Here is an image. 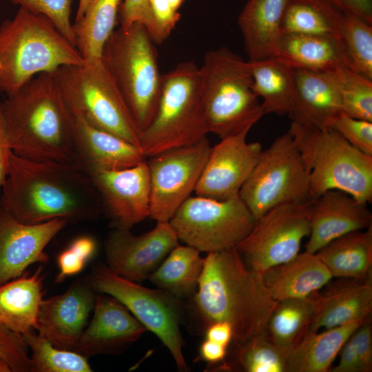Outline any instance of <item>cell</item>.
<instances>
[{
    "mask_svg": "<svg viewBox=\"0 0 372 372\" xmlns=\"http://www.w3.org/2000/svg\"><path fill=\"white\" fill-rule=\"evenodd\" d=\"M31 12L48 17L61 33L75 46L71 22L73 0H8Z\"/></svg>",
    "mask_w": 372,
    "mask_h": 372,
    "instance_id": "obj_41",
    "label": "cell"
},
{
    "mask_svg": "<svg viewBox=\"0 0 372 372\" xmlns=\"http://www.w3.org/2000/svg\"><path fill=\"white\" fill-rule=\"evenodd\" d=\"M200 253L190 246L178 244L148 279L159 289L178 299L194 295L203 267Z\"/></svg>",
    "mask_w": 372,
    "mask_h": 372,
    "instance_id": "obj_33",
    "label": "cell"
},
{
    "mask_svg": "<svg viewBox=\"0 0 372 372\" xmlns=\"http://www.w3.org/2000/svg\"><path fill=\"white\" fill-rule=\"evenodd\" d=\"M234 365L246 372H287V352L276 345L266 332L235 342Z\"/></svg>",
    "mask_w": 372,
    "mask_h": 372,
    "instance_id": "obj_37",
    "label": "cell"
},
{
    "mask_svg": "<svg viewBox=\"0 0 372 372\" xmlns=\"http://www.w3.org/2000/svg\"><path fill=\"white\" fill-rule=\"evenodd\" d=\"M312 199L278 205L260 216L236 246L245 263L262 273L299 254L311 229Z\"/></svg>",
    "mask_w": 372,
    "mask_h": 372,
    "instance_id": "obj_13",
    "label": "cell"
},
{
    "mask_svg": "<svg viewBox=\"0 0 372 372\" xmlns=\"http://www.w3.org/2000/svg\"><path fill=\"white\" fill-rule=\"evenodd\" d=\"M87 174L113 229H130L149 216L150 180L145 160L131 167Z\"/></svg>",
    "mask_w": 372,
    "mask_h": 372,
    "instance_id": "obj_16",
    "label": "cell"
},
{
    "mask_svg": "<svg viewBox=\"0 0 372 372\" xmlns=\"http://www.w3.org/2000/svg\"><path fill=\"white\" fill-rule=\"evenodd\" d=\"M227 348L220 344L205 339L200 347V355L207 362L216 364L225 359Z\"/></svg>",
    "mask_w": 372,
    "mask_h": 372,
    "instance_id": "obj_50",
    "label": "cell"
},
{
    "mask_svg": "<svg viewBox=\"0 0 372 372\" xmlns=\"http://www.w3.org/2000/svg\"><path fill=\"white\" fill-rule=\"evenodd\" d=\"M295 99L289 113L292 122L314 128H329L341 112L337 70L333 72L293 69Z\"/></svg>",
    "mask_w": 372,
    "mask_h": 372,
    "instance_id": "obj_23",
    "label": "cell"
},
{
    "mask_svg": "<svg viewBox=\"0 0 372 372\" xmlns=\"http://www.w3.org/2000/svg\"><path fill=\"white\" fill-rule=\"evenodd\" d=\"M211 145L207 137L198 142L165 151L147 162L150 180L149 217L169 222L190 197L198 184Z\"/></svg>",
    "mask_w": 372,
    "mask_h": 372,
    "instance_id": "obj_14",
    "label": "cell"
},
{
    "mask_svg": "<svg viewBox=\"0 0 372 372\" xmlns=\"http://www.w3.org/2000/svg\"><path fill=\"white\" fill-rule=\"evenodd\" d=\"M1 189L0 205L25 224L92 220L103 211L90 176L75 164L33 161L11 152Z\"/></svg>",
    "mask_w": 372,
    "mask_h": 372,
    "instance_id": "obj_1",
    "label": "cell"
},
{
    "mask_svg": "<svg viewBox=\"0 0 372 372\" xmlns=\"http://www.w3.org/2000/svg\"><path fill=\"white\" fill-rule=\"evenodd\" d=\"M344 14L354 16L372 24V0H327Z\"/></svg>",
    "mask_w": 372,
    "mask_h": 372,
    "instance_id": "obj_47",
    "label": "cell"
},
{
    "mask_svg": "<svg viewBox=\"0 0 372 372\" xmlns=\"http://www.w3.org/2000/svg\"><path fill=\"white\" fill-rule=\"evenodd\" d=\"M314 307V293L278 301L268 320L267 336L278 347L290 349L309 331Z\"/></svg>",
    "mask_w": 372,
    "mask_h": 372,
    "instance_id": "obj_35",
    "label": "cell"
},
{
    "mask_svg": "<svg viewBox=\"0 0 372 372\" xmlns=\"http://www.w3.org/2000/svg\"><path fill=\"white\" fill-rule=\"evenodd\" d=\"M331 372L372 371V327L368 318L351 335L340 351Z\"/></svg>",
    "mask_w": 372,
    "mask_h": 372,
    "instance_id": "obj_40",
    "label": "cell"
},
{
    "mask_svg": "<svg viewBox=\"0 0 372 372\" xmlns=\"http://www.w3.org/2000/svg\"><path fill=\"white\" fill-rule=\"evenodd\" d=\"M208 133L199 67L192 61L181 62L163 74L155 113L141 132V149L150 158L196 143Z\"/></svg>",
    "mask_w": 372,
    "mask_h": 372,
    "instance_id": "obj_6",
    "label": "cell"
},
{
    "mask_svg": "<svg viewBox=\"0 0 372 372\" xmlns=\"http://www.w3.org/2000/svg\"><path fill=\"white\" fill-rule=\"evenodd\" d=\"M118 14L121 26L138 23L145 26L154 43H161L166 39L154 18L149 0H123Z\"/></svg>",
    "mask_w": 372,
    "mask_h": 372,
    "instance_id": "obj_45",
    "label": "cell"
},
{
    "mask_svg": "<svg viewBox=\"0 0 372 372\" xmlns=\"http://www.w3.org/2000/svg\"><path fill=\"white\" fill-rule=\"evenodd\" d=\"M93 311L90 323L74 349L87 358L118 353L147 330L122 303L110 295H96Z\"/></svg>",
    "mask_w": 372,
    "mask_h": 372,
    "instance_id": "obj_20",
    "label": "cell"
},
{
    "mask_svg": "<svg viewBox=\"0 0 372 372\" xmlns=\"http://www.w3.org/2000/svg\"><path fill=\"white\" fill-rule=\"evenodd\" d=\"M122 0H91L83 14L73 23L75 47L86 59H101L114 32Z\"/></svg>",
    "mask_w": 372,
    "mask_h": 372,
    "instance_id": "obj_34",
    "label": "cell"
},
{
    "mask_svg": "<svg viewBox=\"0 0 372 372\" xmlns=\"http://www.w3.org/2000/svg\"><path fill=\"white\" fill-rule=\"evenodd\" d=\"M316 254L333 278L362 280L371 277L372 225L337 238Z\"/></svg>",
    "mask_w": 372,
    "mask_h": 372,
    "instance_id": "obj_30",
    "label": "cell"
},
{
    "mask_svg": "<svg viewBox=\"0 0 372 372\" xmlns=\"http://www.w3.org/2000/svg\"><path fill=\"white\" fill-rule=\"evenodd\" d=\"M11 152L3 105V103L0 101V190L6 178L9 156Z\"/></svg>",
    "mask_w": 372,
    "mask_h": 372,
    "instance_id": "obj_48",
    "label": "cell"
},
{
    "mask_svg": "<svg viewBox=\"0 0 372 372\" xmlns=\"http://www.w3.org/2000/svg\"><path fill=\"white\" fill-rule=\"evenodd\" d=\"M31 350V372H91L87 358L71 350L57 348L35 331L22 335Z\"/></svg>",
    "mask_w": 372,
    "mask_h": 372,
    "instance_id": "obj_36",
    "label": "cell"
},
{
    "mask_svg": "<svg viewBox=\"0 0 372 372\" xmlns=\"http://www.w3.org/2000/svg\"><path fill=\"white\" fill-rule=\"evenodd\" d=\"M90 1L91 0H79L75 21L79 20L82 17Z\"/></svg>",
    "mask_w": 372,
    "mask_h": 372,
    "instance_id": "obj_51",
    "label": "cell"
},
{
    "mask_svg": "<svg viewBox=\"0 0 372 372\" xmlns=\"http://www.w3.org/2000/svg\"><path fill=\"white\" fill-rule=\"evenodd\" d=\"M340 40L350 69L372 80V24L354 16L346 15Z\"/></svg>",
    "mask_w": 372,
    "mask_h": 372,
    "instance_id": "obj_38",
    "label": "cell"
},
{
    "mask_svg": "<svg viewBox=\"0 0 372 372\" xmlns=\"http://www.w3.org/2000/svg\"><path fill=\"white\" fill-rule=\"evenodd\" d=\"M96 293L86 278H79L63 293L43 299L38 334L57 348L74 351L94 310Z\"/></svg>",
    "mask_w": 372,
    "mask_h": 372,
    "instance_id": "obj_19",
    "label": "cell"
},
{
    "mask_svg": "<svg viewBox=\"0 0 372 372\" xmlns=\"http://www.w3.org/2000/svg\"><path fill=\"white\" fill-rule=\"evenodd\" d=\"M96 249V244L93 238L83 236L76 238L58 256L59 272L55 282H63L66 278L80 273L94 254Z\"/></svg>",
    "mask_w": 372,
    "mask_h": 372,
    "instance_id": "obj_42",
    "label": "cell"
},
{
    "mask_svg": "<svg viewBox=\"0 0 372 372\" xmlns=\"http://www.w3.org/2000/svg\"><path fill=\"white\" fill-rule=\"evenodd\" d=\"M290 0H247L238 23L249 61L271 57L280 25Z\"/></svg>",
    "mask_w": 372,
    "mask_h": 372,
    "instance_id": "obj_29",
    "label": "cell"
},
{
    "mask_svg": "<svg viewBox=\"0 0 372 372\" xmlns=\"http://www.w3.org/2000/svg\"><path fill=\"white\" fill-rule=\"evenodd\" d=\"M372 214L347 193L331 189L312 201L311 229L305 251L316 254L333 240L368 228Z\"/></svg>",
    "mask_w": 372,
    "mask_h": 372,
    "instance_id": "obj_22",
    "label": "cell"
},
{
    "mask_svg": "<svg viewBox=\"0 0 372 372\" xmlns=\"http://www.w3.org/2000/svg\"><path fill=\"white\" fill-rule=\"evenodd\" d=\"M274 57L293 69L333 72L350 63L340 39L322 36L280 34L273 50Z\"/></svg>",
    "mask_w": 372,
    "mask_h": 372,
    "instance_id": "obj_25",
    "label": "cell"
},
{
    "mask_svg": "<svg viewBox=\"0 0 372 372\" xmlns=\"http://www.w3.org/2000/svg\"><path fill=\"white\" fill-rule=\"evenodd\" d=\"M261 274L265 286L276 301L309 297L333 278L316 254L306 251Z\"/></svg>",
    "mask_w": 372,
    "mask_h": 372,
    "instance_id": "obj_26",
    "label": "cell"
},
{
    "mask_svg": "<svg viewBox=\"0 0 372 372\" xmlns=\"http://www.w3.org/2000/svg\"><path fill=\"white\" fill-rule=\"evenodd\" d=\"M0 372H12L8 362L0 357Z\"/></svg>",
    "mask_w": 372,
    "mask_h": 372,
    "instance_id": "obj_52",
    "label": "cell"
},
{
    "mask_svg": "<svg viewBox=\"0 0 372 372\" xmlns=\"http://www.w3.org/2000/svg\"><path fill=\"white\" fill-rule=\"evenodd\" d=\"M85 278L96 292L110 295L122 303L161 340L178 369L187 370L182 350L179 299L161 289L146 288L123 278L104 264L96 265Z\"/></svg>",
    "mask_w": 372,
    "mask_h": 372,
    "instance_id": "obj_12",
    "label": "cell"
},
{
    "mask_svg": "<svg viewBox=\"0 0 372 372\" xmlns=\"http://www.w3.org/2000/svg\"><path fill=\"white\" fill-rule=\"evenodd\" d=\"M206 339L223 346L228 347L233 340V330L231 325L224 321L214 322L207 327Z\"/></svg>",
    "mask_w": 372,
    "mask_h": 372,
    "instance_id": "obj_49",
    "label": "cell"
},
{
    "mask_svg": "<svg viewBox=\"0 0 372 372\" xmlns=\"http://www.w3.org/2000/svg\"><path fill=\"white\" fill-rule=\"evenodd\" d=\"M248 63L254 91L262 99L265 114H289L295 99L293 69L274 57Z\"/></svg>",
    "mask_w": 372,
    "mask_h": 372,
    "instance_id": "obj_31",
    "label": "cell"
},
{
    "mask_svg": "<svg viewBox=\"0 0 372 372\" xmlns=\"http://www.w3.org/2000/svg\"><path fill=\"white\" fill-rule=\"evenodd\" d=\"M344 17L345 14L327 0H290L282 19L280 34L340 39Z\"/></svg>",
    "mask_w": 372,
    "mask_h": 372,
    "instance_id": "obj_32",
    "label": "cell"
},
{
    "mask_svg": "<svg viewBox=\"0 0 372 372\" xmlns=\"http://www.w3.org/2000/svg\"><path fill=\"white\" fill-rule=\"evenodd\" d=\"M68 224L59 218L25 224L0 205V285L21 276L34 263L47 262L45 247Z\"/></svg>",
    "mask_w": 372,
    "mask_h": 372,
    "instance_id": "obj_18",
    "label": "cell"
},
{
    "mask_svg": "<svg viewBox=\"0 0 372 372\" xmlns=\"http://www.w3.org/2000/svg\"><path fill=\"white\" fill-rule=\"evenodd\" d=\"M199 72L209 132L220 139L248 133L265 115L248 61L227 47L207 52Z\"/></svg>",
    "mask_w": 372,
    "mask_h": 372,
    "instance_id": "obj_5",
    "label": "cell"
},
{
    "mask_svg": "<svg viewBox=\"0 0 372 372\" xmlns=\"http://www.w3.org/2000/svg\"><path fill=\"white\" fill-rule=\"evenodd\" d=\"M85 59L45 16L19 8L0 25V91L7 96L41 73Z\"/></svg>",
    "mask_w": 372,
    "mask_h": 372,
    "instance_id": "obj_4",
    "label": "cell"
},
{
    "mask_svg": "<svg viewBox=\"0 0 372 372\" xmlns=\"http://www.w3.org/2000/svg\"><path fill=\"white\" fill-rule=\"evenodd\" d=\"M154 44L142 24L121 25L107 39L101 55L141 132L154 116L162 85Z\"/></svg>",
    "mask_w": 372,
    "mask_h": 372,
    "instance_id": "obj_8",
    "label": "cell"
},
{
    "mask_svg": "<svg viewBox=\"0 0 372 372\" xmlns=\"http://www.w3.org/2000/svg\"><path fill=\"white\" fill-rule=\"evenodd\" d=\"M314 293V313L309 331L329 329L367 319L372 310L371 276L366 279L339 278Z\"/></svg>",
    "mask_w": 372,
    "mask_h": 372,
    "instance_id": "obj_24",
    "label": "cell"
},
{
    "mask_svg": "<svg viewBox=\"0 0 372 372\" xmlns=\"http://www.w3.org/2000/svg\"><path fill=\"white\" fill-rule=\"evenodd\" d=\"M12 152L37 161L75 164L72 114L53 73H41L3 103Z\"/></svg>",
    "mask_w": 372,
    "mask_h": 372,
    "instance_id": "obj_3",
    "label": "cell"
},
{
    "mask_svg": "<svg viewBox=\"0 0 372 372\" xmlns=\"http://www.w3.org/2000/svg\"><path fill=\"white\" fill-rule=\"evenodd\" d=\"M54 74L70 112L141 147V132L101 58L62 66Z\"/></svg>",
    "mask_w": 372,
    "mask_h": 372,
    "instance_id": "obj_9",
    "label": "cell"
},
{
    "mask_svg": "<svg viewBox=\"0 0 372 372\" xmlns=\"http://www.w3.org/2000/svg\"><path fill=\"white\" fill-rule=\"evenodd\" d=\"M43 267L0 285V324L21 335L37 331L43 299Z\"/></svg>",
    "mask_w": 372,
    "mask_h": 372,
    "instance_id": "obj_27",
    "label": "cell"
},
{
    "mask_svg": "<svg viewBox=\"0 0 372 372\" xmlns=\"http://www.w3.org/2000/svg\"><path fill=\"white\" fill-rule=\"evenodd\" d=\"M178 240L169 222H157L154 229L141 235L113 229L105 241L106 265L131 281L148 279Z\"/></svg>",
    "mask_w": 372,
    "mask_h": 372,
    "instance_id": "obj_15",
    "label": "cell"
},
{
    "mask_svg": "<svg viewBox=\"0 0 372 372\" xmlns=\"http://www.w3.org/2000/svg\"><path fill=\"white\" fill-rule=\"evenodd\" d=\"M329 128L338 132L352 146L372 156V122L351 117L341 112Z\"/></svg>",
    "mask_w": 372,
    "mask_h": 372,
    "instance_id": "obj_43",
    "label": "cell"
},
{
    "mask_svg": "<svg viewBox=\"0 0 372 372\" xmlns=\"http://www.w3.org/2000/svg\"><path fill=\"white\" fill-rule=\"evenodd\" d=\"M149 4L154 18L167 39L180 20V14L168 0H149Z\"/></svg>",
    "mask_w": 372,
    "mask_h": 372,
    "instance_id": "obj_46",
    "label": "cell"
},
{
    "mask_svg": "<svg viewBox=\"0 0 372 372\" xmlns=\"http://www.w3.org/2000/svg\"><path fill=\"white\" fill-rule=\"evenodd\" d=\"M309 171L288 132L265 150L239 192L256 220L281 204L310 200Z\"/></svg>",
    "mask_w": 372,
    "mask_h": 372,
    "instance_id": "obj_10",
    "label": "cell"
},
{
    "mask_svg": "<svg viewBox=\"0 0 372 372\" xmlns=\"http://www.w3.org/2000/svg\"><path fill=\"white\" fill-rule=\"evenodd\" d=\"M309 171L313 200L337 189L366 204L372 201V156L352 146L335 130L291 122L289 130Z\"/></svg>",
    "mask_w": 372,
    "mask_h": 372,
    "instance_id": "obj_7",
    "label": "cell"
},
{
    "mask_svg": "<svg viewBox=\"0 0 372 372\" xmlns=\"http://www.w3.org/2000/svg\"><path fill=\"white\" fill-rule=\"evenodd\" d=\"M342 111L347 115L372 122V80L348 68L337 70Z\"/></svg>",
    "mask_w": 372,
    "mask_h": 372,
    "instance_id": "obj_39",
    "label": "cell"
},
{
    "mask_svg": "<svg viewBox=\"0 0 372 372\" xmlns=\"http://www.w3.org/2000/svg\"><path fill=\"white\" fill-rule=\"evenodd\" d=\"M75 165L87 174L133 167L145 160L140 147L88 123L70 112Z\"/></svg>",
    "mask_w": 372,
    "mask_h": 372,
    "instance_id": "obj_21",
    "label": "cell"
},
{
    "mask_svg": "<svg viewBox=\"0 0 372 372\" xmlns=\"http://www.w3.org/2000/svg\"><path fill=\"white\" fill-rule=\"evenodd\" d=\"M194 302L207 326L227 322L233 330L232 340L242 342L266 332L278 301L265 286L262 274L232 248L207 253L203 258Z\"/></svg>",
    "mask_w": 372,
    "mask_h": 372,
    "instance_id": "obj_2",
    "label": "cell"
},
{
    "mask_svg": "<svg viewBox=\"0 0 372 372\" xmlns=\"http://www.w3.org/2000/svg\"><path fill=\"white\" fill-rule=\"evenodd\" d=\"M0 357L8 362L12 372H31L30 356L23 335L1 324Z\"/></svg>",
    "mask_w": 372,
    "mask_h": 372,
    "instance_id": "obj_44",
    "label": "cell"
},
{
    "mask_svg": "<svg viewBox=\"0 0 372 372\" xmlns=\"http://www.w3.org/2000/svg\"><path fill=\"white\" fill-rule=\"evenodd\" d=\"M178 240L200 252L236 248L256 219L239 196L216 200L188 198L169 220Z\"/></svg>",
    "mask_w": 372,
    "mask_h": 372,
    "instance_id": "obj_11",
    "label": "cell"
},
{
    "mask_svg": "<svg viewBox=\"0 0 372 372\" xmlns=\"http://www.w3.org/2000/svg\"><path fill=\"white\" fill-rule=\"evenodd\" d=\"M247 134L222 138L211 148L194 190L196 196L216 200L239 196L262 152L260 143L247 142Z\"/></svg>",
    "mask_w": 372,
    "mask_h": 372,
    "instance_id": "obj_17",
    "label": "cell"
},
{
    "mask_svg": "<svg viewBox=\"0 0 372 372\" xmlns=\"http://www.w3.org/2000/svg\"><path fill=\"white\" fill-rule=\"evenodd\" d=\"M367 319L355 320L321 331H309L296 344L287 350V372L330 371L344 344Z\"/></svg>",
    "mask_w": 372,
    "mask_h": 372,
    "instance_id": "obj_28",
    "label": "cell"
},
{
    "mask_svg": "<svg viewBox=\"0 0 372 372\" xmlns=\"http://www.w3.org/2000/svg\"><path fill=\"white\" fill-rule=\"evenodd\" d=\"M171 6L175 10H177L181 7L185 0H168Z\"/></svg>",
    "mask_w": 372,
    "mask_h": 372,
    "instance_id": "obj_53",
    "label": "cell"
}]
</instances>
